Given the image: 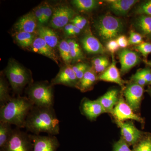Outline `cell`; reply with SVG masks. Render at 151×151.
Instances as JSON below:
<instances>
[{
  "instance_id": "cell-1",
  "label": "cell",
  "mask_w": 151,
  "mask_h": 151,
  "mask_svg": "<svg viewBox=\"0 0 151 151\" xmlns=\"http://www.w3.org/2000/svg\"><path fill=\"white\" fill-rule=\"evenodd\" d=\"M24 128L33 134L45 133L55 136L59 134L60 122L53 107L34 106L27 118Z\"/></svg>"
},
{
  "instance_id": "cell-2",
  "label": "cell",
  "mask_w": 151,
  "mask_h": 151,
  "mask_svg": "<svg viewBox=\"0 0 151 151\" xmlns=\"http://www.w3.org/2000/svg\"><path fill=\"white\" fill-rule=\"evenodd\" d=\"M34 106L27 97H13L0 107V122L15 125L19 129L24 128L27 118Z\"/></svg>"
},
{
  "instance_id": "cell-3",
  "label": "cell",
  "mask_w": 151,
  "mask_h": 151,
  "mask_svg": "<svg viewBox=\"0 0 151 151\" xmlns=\"http://www.w3.org/2000/svg\"><path fill=\"white\" fill-rule=\"evenodd\" d=\"M12 89L20 95L26 86L32 82V76L28 70L13 59L10 60L4 72Z\"/></svg>"
},
{
  "instance_id": "cell-4",
  "label": "cell",
  "mask_w": 151,
  "mask_h": 151,
  "mask_svg": "<svg viewBox=\"0 0 151 151\" xmlns=\"http://www.w3.org/2000/svg\"><path fill=\"white\" fill-rule=\"evenodd\" d=\"M52 84L38 82L30 84L27 89V98L34 106L53 107L54 97Z\"/></svg>"
},
{
  "instance_id": "cell-5",
  "label": "cell",
  "mask_w": 151,
  "mask_h": 151,
  "mask_svg": "<svg viewBox=\"0 0 151 151\" xmlns=\"http://www.w3.org/2000/svg\"><path fill=\"white\" fill-rule=\"evenodd\" d=\"M95 26L99 36L107 41L119 37L124 27L120 19L108 15L100 17Z\"/></svg>"
},
{
  "instance_id": "cell-6",
  "label": "cell",
  "mask_w": 151,
  "mask_h": 151,
  "mask_svg": "<svg viewBox=\"0 0 151 151\" xmlns=\"http://www.w3.org/2000/svg\"><path fill=\"white\" fill-rule=\"evenodd\" d=\"M17 127L4 149L6 151H32L33 143L30 134Z\"/></svg>"
},
{
  "instance_id": "cell-7",
  "label": "cell",
  "mask_w": 151,
  "mask_h": 151,
  "mask_svg": "<svg viewBox=\"0 0 151 151\" xmlns=\"http://www.w3.org/2000/svg\"><path fill=\"white\" fill-rule=\"evenodd\" d=\"M75 12L70 7L61 6L55 9L50 20V26L55 29L65 27L73 18Z\"/></svg>"
},
{
  "instance_id": "cell-8",
  "label": "cell",
  "mask_w": 151,
  "mask_h": 151,
  "mask_svg": "<svg viewBox=\"0 0 151 151\" xmlns=\"http://www.w3.org/2000/svg\"><path fill=\"white\" fill-rule=\"evenodd\" d=\"M112 114L116 121L119 122H124L126 120H132L141 124L144 123V119L134 113L123 98L119 99Z\"/></svg>"
},
{
  "instance_id": "cell-9",
  "label": "cell",
  "mask_w": 151,
  "mask_h": 151,
  "mask_svg": "<svg viewBox=\"0 0 151 151\" xmlns=\"http://www.w3.org/2000/svg\"><path fill=\"white\" fill-rule=\"evenodd\" d=\"M30 136L33 143L32 151H57L59 148V141L55 136L31 134Z\"/></svg>"
},
{
  "instance_id": "cell-10",
  "label": "cell",
  "mask_w": 151,
  "mask_h": 151,
  "mask_svg": "<svg viewBox=\"0 0 151 151\" xmlns=\"http://www.w3.org/2000/svg\"><path fill=\"white\" fill-rule=\"evenodd\" d=\"M116 122L121 129L122 139L129 145L134 146L142 137V132L137 129L132 122Z\"/></svg>"
},
{
  "instance_id": "cell-11",
  "label": "cell",
  "mask_w": 151,
  "mask_h": 151,
  "mask_svg": "<svg viewBox=\"0 0 151 151\" xmlns=\"http://www.w3.org/2000/svg\"><path fill=\"white\" fill-rule=\"evenodd\" d=\"M144 92L143 86L136 83L129 85L124 91L126 102L134 112L139 109Z\"/></svg>"
},
{
  "instance_id": "cell-12",
  "label": "cell",
  "mask_w": 151,
  "mask_h": 151,
  "mask_svg": "<svg viewBox=\"0 0 151 151\" xmlns=\"http://www.w3.org/2000/svg\"><path fill=\"white\" fill-rule=\"evenodd\" d=\"M81 113L88 120L94 121L101 114L106 113L105 109L98 100H92L85 98L81 101Z\"/></svg>"
},
{
  "instance_id": "cell-13",
  "label": "cell",
  "mask_w": 151,
  "mask_h": 151,
  "mask_svg": "<svg viewBox=\"0 0 151 151\" xmlns=\"http://www.w3.org/2000/svg\"><path fill=\"white\" fill-rule=\"evenodd\" d=\"M78 80L72 67L69 65L64 66L60 70L59 73L51 81L52 85L62 84L70 87H75Z\"/></svg>"
},
{
  "instance_id": "cell-14",
  "label": "cell",
  "mask_w": 151,
  "mask_h": 151,
  "mask_svg": "<svg viewBox=\"0 0 151 151\" xmlns=\"http://www.w3.org/2000/svg\"><path fill=\"white\" fill-rule=\"evenodd\" d=\"M119 57L122 74L127 73L140 61L139 55L129 50L124 49L121 50L119 52Z\"/></svg>"
},
{
  "instance_id": "cell-15",
  "label": "cell",
  "mask_w": 151,
  "mask_h": 151,
  "mask_svg": "<svg viewBox=\"0 0 151 151\" xmlns=\"http://www.w3.org/2000/svg\"><path fill=\"white\" fill-rule=\"evenodd\" d=\"M37 20L33 12L23 16L14 25L16 32H26L34 33L37 28Z\"/></svg>"
},
{
  "instance_id": "cell-16",
  "label": "cell",
  "mask_w": 151,
  "mask_h": 151,
  "mask_svg": "<svg viewBox=\"0 0 151 151\" xmlns=\"http://www.w3.org/2000/svg\"><path fill=\"white\" fill-rule=\"evenodd\" d=\"M31 47L34 52L44 55L52 60L57 64H59L58 58L53 48L49 46L41 38L36 37Z\"/></svg>"
},
{
  "instance_id": "cell-17",
  "label": "cell",
  "mask_w": 151,
  "mask_h": 151,
  "mask_svg": "<svg viewBox=\"0 0 151 151\" xmlns=\"http://www.w3.org/2000/svg\"><path fill=\"white\" fill-rule=\"evenodd\" d=\"M81 43L85 51L89 54H103L105 49L99 40L91 34H88L81 39Z\"/></svg>"
},
{
  "instance_id": "cell-18",
  "label": "cell",
  "mask_w": 151,
  "mask_h": 151,
  "mask_svg": "<svg viewBox=\"0 0 151 151\" xmlns=\"http://www.w3.org/2000/svg\"><path fill=\"white\" fill-rule=\"evenodd\" d=\"M113 62L110 66L103 73L98 76V80L100 81L112 82L124 86V81L121 78L119 69L116 66V62L113 58Z\"/></svg>"
},
{
  "instance_id": "cell-19",
  "label": "cell",
  "mask_w": 151,
  "mask_h": 151,
  "mask_svg": "<svg viewBox=\"0 0 151 151\" xmlns=\"http://www.w3.org/2000/svg\"><path fill=\"white\" fill-rule=\"evenodd\" d=\"M138 1L136 0H113L107 1L110 9L116 15L124 16L127 14L132 7Z\"/></svg>"
},
{
  "instance_id": "cell-20",
  "label": "cell",
  "mask_w": 151,
  "mask_h": 151,
  "mask_svg": "<svg viewBox=\"0 0 151 151\" xmlns=\"http://www.w3.org/2000/svg\"><path fill=\"white\" fill-rule=\"evenodd\" d=\"M119 99L118 90L113 89L108 91L97 100L103 106L106 113L112 114Z\"/></svg>"
},
{
  "instance_id": "cell-21",
  "label": "cell",
  "mask_w": 151,
  "mask_h": 151,
  "mask_svg": "<svg viewBox=\"0 0 151 151\" xmlns=\"http://www.w3.org/2000/svg\"><path fill=\"white\" fill-rule=\"evenodd\" d=\"M98 77L94 68L89 67L83 77L78 81L76 87L81 92H86L92 89Z\"/></svg>"
},
{
  "instance_id": "cell-22",
  "label": "cell",
  "mask_w": 151,
  "mask_h": 151,
  "mask_svg": "<svg viewBox=\"0 0 151 151\" xmlns=\"http://www.w3.org/2000/svg\"><path fill=\"white\" fill-rule=\"evenodd\" d=\"M39 37L42 38L52 48L57 46L58 37L53 30L46 27L40 26L37 30Z\"/></svg>"
},
{
  "instance_id": "cell-23",
  "label": "cell",
  "mask_w": 151,
  "mask_h": 151,
  "mask_svg": "<svg viewBox=\"0 0 151 151\" xmlns=\"http://www.w3.org/2000/svg\"><path fill=\"white\" fill-rule=\"evenodd\" d=\"M14 37L18 45L23 48L31 47L36 37L34 33L26 32H16Z\"/></svg>"
},
{
  "instance_id": "cell-24",
  "label": "cell",
  "mask_w": 151,
  "mask_h": 151,
  "mask_svg": "<svg viewBox=\"0 0 151 151\" xmlns=\"http://www.w3.org/2000/svg\"><path fill=\"white\" fill-rule=\"evenodd\" d=\"M136 26L142 34L151 38V17L141 15L136 20Z\"/></svg>"
},
{
  "instance_id": "cell-25",
  "label": "cell",
  "mask_w": 151,
  "mask_h": 151,
  "mask_svg": "<svg viewBox=\"0 0 151 151\" xmlns=\"http://www.w3.org/2000/svg\"><path fill=\"white\" fill-rule=\"evenodd\" d=\"M11 124L0 122V148H4L12 134Z\"/></svg>"
},
{
  "instance_id": "cell-26",
  "label": "cell",
  "mask_w": 151,
  "mask_h": 151,
  "mask_svg": "<svg viewBox=\"0 0 151 151\" xmlns=\"http://www.w3.org/2000/svg\"><path fill=\"white\" fill-rule=\"evenodd\" d=\"M67 42L70 46L72 62H78L84 59V54L78 42L73 39L68 40Z\"/></svg>"
},
{
  "instance_id": "cell-27",
  "label": "cell",
  "mask_w": 151,
  "mask_h": 151,
  "mask_svg": "<svg viewBox=\"0 0 151 151\" xmlns=\"http://www.w3.org/2000/svg\"><path fill=\"white\" fill-rule=\"evenodd\" d=\"M71 2L78 10L81 12L92 10L98 5V2L95 0H73Z\"/></svg>"
},
{
  "instance_id": "cell-28",
  "label": "cell",
  "mask_w": 151,
  "mask_h": 151,
  "mask_svg": "<svg viewBox=\"0 0 151 151\" xmlns=\"http://www.w3.org/2000/svg\"><path fill=\"white\" fill-rule=\"evenodd\" d=\"M12 97L10 95L7 82L5 79L1 76L0 78V107L7 103Z\"/></svg>"
},
{
  "instance_id": "cell-29",
  "label": "cell",
  "mask_w": 151,
  "mask_h": 151,
  "mask_svg": "<svg viewBox=\"0 0 151 151\" xmlns=\"http://www.w3.org/2000/svg\"><path fill=\"white\" fill-rule=\"evenodd\" d=\"M58 49L60 57L66 65H68L72 62L70 55V46L67 40H61L58 45Z\"/></svg>"
},
{
  "instance_id": "cell-30",
  "label": "cell",
  "mask_w": 151,
  "mask_h": 151,
  "mask_svg": "<svg viewBox=\"0 0 151 151\" xmlns=\"http://www.w3.org/2000/svg\"><path fill=\"white\" fill-rule=\"evenodd\" d=\"M132 151H151V135L143 136L134 146Z\"/></svg>"
},
{
  "instance_id": "cell-31",
  "label": "cell",
  "mask_w": 151,
  "mask_h": 151,
  "mask_svg": "<svg viewBox=\"0 0 151 151\" xmlns=\"http://www.w3.org/2000/svg\"><path fill=\"white\" fill-rule=\"evenodd\" d=\"M135 13L141 15L151 17V0L144 2L136 9Z\"/></svg>"
},
{
  "instance_id": "cell-32",
  "label": "cell",
  "mask_w": 151,
  "mask_h": 151,
  "mask_svg": "<svg viewBox=\"0 0 151 151\" xmlns=\"http://www.w3.org/2000/svg\"><path fill=\"white\" fill-rule=\"evenodd\" d=\"M71 67L76 75L78 81L81 79L86 71L90 67L86 63H79Z\"/></svg>"
},
{
  "instance_id": "cell-33",
  "label": "cell",
  "mask_w": 151,
  "mask_h": 151,
  "mask_svg": "<svg viewBox=\"0 0 151 151\" xmlns=\"http://www.w3.org/2000/svg\"><path fill=\"white\" fill-rule=\"evenodd\" d=\"M135 48L143 56L146 57L151 53V43L142 42L135 47Z\"/></svg>"
},
{
  "instance_id": "cell-34",
  "label": "cell",
  "mask_w": 151,
  "mask_h": 151,
  "mask_svg": "<svg viewBox=\"0 0 151 151\" xmlns=\"http://www.w3.org/2000/svg\"><path fill=\"white\" fill-rule=\"evenodd\" d=\"M113 151H132L129 145L122 138L116 142L113 146Z\"/></svg>"
},
{
  "instance_id": "cell-35",
  "label": "cell",
  "mask_w": 151,
  "mask_h": 151,
  "mask_svg": "<svg viewBox=\"0 0 151 151\" xmlns=\"http://www.w3.org/2000/svg\"><path fill=\"white\" fill-rule=\"evenodd\" d=\"M70 22L71 24L81 30L84 28L87 22V20L85 18L80 16H77L74 17Z\"/></svg>"
},
{
  "instance_id": "cell-36",
  "label": "cell",
  "mask_w": 151,
  "mask_h": 151,
  "mask_svg": "<svg viewBox=\"0 0 151 151\" xmlns=\"http://www.w3.org/2000/svg\"><path fill=\"white\" fill-rule=\"evenodd\" d=\"M37 22L40 24H44L43 4L40 5L34 9L33 12Z\"/></svg>"
},
{
  "instance_id": "cell-37",
  "label": "cell",
  "mask_w": 151,
  "mask_h": 151,
  "mask_svg": "<svg viewBox=\"0 0 151 151\" xmlns=\"http://www.w3.org/2000/svg\"><path fill=\"white\" fill-rule=\"evenodd\" d=\"M53 12L52 9L50 5L46 3L43 4L44 24L48 22L49 19L52 17Z\"/></svg>"
},
{
  "instance_id": "cell-38",
  "label": "cell",
  "mask_w": 151,
  "mask_h": 151,
  "mask_svg": "<svg viewBox=\"0 0 151 151\" xmlns=\"http://www.w3.org/2000/svg\"><path fill=\"white\" fill-rule=\"evenodd\" d=\"M106 48L110 52L113 54L119 50L120 47L116 40H112L107 42Z\"/></svg>"
},
{
  "instance_id": "cell-39",
  "label": "cell",
  "mask_w": 151,
  "mask_h": 151,
  "mask_svg": "<svg viewBox=\"0 0 151 151\" xmlns=\"http://www.w3.org/2000/svg\"><path fill=\"white\" fill-rule=\"evenodd\" d=\"M110 62L108 58L103 63L100 65L93 66V68L96 73H103L108 68Z\"/></svg>"
},
{
  "instance_id": "cell-40",
  "label": "cell",
  "mask_w": 151,
  "mask_h": 151,
  "mask_svg": "<svg viewBox=\"0 0 151 151\" xmlns=\"http://www.w3.org/2000/svg\"><path fill=\"white\" fill-rule=\"evenodd\" d=\"M132 79L134 81L135 83L140 85L142 86H144L147 84V82L146 81L142 76L139 74L138 71L134 75L132 76Z\"/></svg>"
},
{
  "instance_id": "cell-41",
  "label": "cell",
  "mask_w": 151,
  "mask_h": 151,
  "mask_svg": "<svg viewBox=\"0 0 151 151\" xmlns=\"http://www.w3.org/2000/svg\"><path fill=\"white\" fill-rule=\"evenodd\" d=\"M121 48H125L129 45V40L126 36L122 35L119 36L116 40Z\"/></svg>"
},
{
  "instance_id": "cell-42",
  "label": "cell",
  "mask_w": 151,
  "mask_h": 151,
  "mask_svg": "<svg viewBox=\"0 0 151 151\" xmlns=\"http://www.w3.org/2000/svg\"><path fill=\"white\" fill-rule=\"evenodd\" d=\"M142 76L145 78L147 83L151 84V71L148 68H145L138 71Z\"/></svg>"
},
{
  "instance_id": "cell-43",
  "label": "cell",
  "mask_w": 151,
  "mask_h": 151,
  "mask_svg": "<svg viewBox=\"0 0 151 151\" xmlns=\"http://www.w3.org/2000/svg\"><path fill=\"white\" fill-rule=\"evenodd\" d=\"M108 59L105 57H99L96 58L92 60V63L93 66L99 65L104 62L105 60Z\"/></svg>"
},
{
  "instance_id": "cell-44",
  "label": "cell",
  "mask_w": 151,
  "mask_h": 151,
  "mask_svg": "<svg viewBox=\"0 0 151 151\" xmlns=\"http://www.w3.org/2000/svg\"><path fill=\"white\" fill-rule=\"evenodd\" d=\"M81 29H79V28L74 25L73 27L70 30H69L68 32L65 33V34L68 36H72L75 35L80 33L81 32Z\"/></svg>"
},
{
  "instance_id": "cell-45",
  "label": "cell",
  "mask_w": 151,
  "mask_h": 151,
  "mask_svg": "<svg viewBox=\"0 0 151 151\" xmlns=\"http://www.w3.org/2000/svg\"><path fill=\"white\" fill-rule=\"evenodd\" d=\"M130 37L142 42V36L140 34L135 32L134 31H131L130 34Z\"/></svg>"
},
{
  "instance_id": "cell-46",
  "label": "cell",
  "mask_w": 151,
  "mask_h": 151,
  "mask_svg": "<svg viewBox=\"0 0 151 151\" xmlns=\"http://www.w3.org/2000/svg\"><path fill=\"white\" fill-rule=\"evenodd\" d=\"M146 62L147 63V64H148V65H150V66H151V61H146Z\"/></svg>"
},
{
  "instance_id": "cell-47",
  "label": "cell",
  "mask_w": 151,
  "mask_h": 151,
  "mask_svg": "<svg viewBox=\"0 0 151 151\" xmlns=\"http://www.w3.org/2000/svg\"><path fill=\"white\" fill-rule=\"evenodd\" d=\"M0 151H6L4 148H0Z\"/></svg>"
},
{
  "instance_id": "cell-48",
  "label": "cell",
  "mask_w": 151,
  "mask_h": 151,
  "mask_svg": "<svg viewBox=\"0 0 151 151\" xmlns=\"http://www.w3.org/2000/svg\"><path fill=\"white\" fill-rule=\"evenodd\" d=\"M150 93H151V90H150Z\"/></svg>"
}]
</instances>
